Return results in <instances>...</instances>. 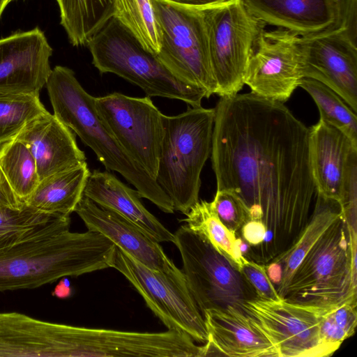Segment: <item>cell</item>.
I'll return each instance as SVG.
<instances>
[{"label": "cell", "mask_w": 357, "mask_h": 357, "mask_svg": "<svg viewBox=\"0 0 357 357\" xmlns=\"http://www.w3.org/2000/svg\"><path fill=\"white\" fill-rule=\"evenodd\" d=\"M214 109L217 190L236 195L251 219L265 225L263 243L247 257L266 264L293 244L311 216L309 128L283 102L252 93L220 97Z\"/></svg>", "instance_id": "obj_1"}, {"label": "cell", "mask_w": 357, "mask_h": 357, "mask_svg": "<svg viewBox=\"0 0 357 357\" xmlns=\"http://www.w3.org/2000/svg\"><path fill=\"white\" fill-rule=\"evenodd\" d=\"M70 225V216L56 217L26 239L0 249V291L34 289L110 267L115 244L97 231L72 232Z\"/></svg>", "instance_id": "obj_2"}, {"label": "cell", "mask_w": 357, "mask_h": 357, "mask_svg": "<svg viewBox=\"0 0 357 357\" xmlns=\"http://www.w3.org/2000/svg\"><path fill=\"white\" fill-rule=\"evenodd\" d=\"M45 85L54 116L92 149L105 169L121 174L141 198L149 199L165 213H173L170 198L121 146L99 117L95 97L84 89L73 70L55 66Z\"/></svg>", "instance_id": "obj_3"}, {"label": "cell", "mask_w": 357, "mask_h": 357, "mask_svg": "<svg viewBox=\"0 0 357 357\" xmlns=\"http://www.w3.org/2000/svg\"><path fill=\"white\" fill-rule=\"evenodd\" d=\"M355 228L342 212L303 258L282 298L322 309L357 302Z\"/></svg>", "instance_id": "obj_4"}, {"label": "cell", "mask_w": 357, "mask_h": 357, "mask_svg": "<svg viewBox=\"0 0 357 357\" xmlns=\"http://www.w3.org/2000/svg\"><path fill=\"white\" fill-rule=\"evenodd\" d=\"M214 108L192 107L176 116L163 114L164 136L155 181L186 215L199 202L202 170L211 152Z\"/></svg>", "instance_id": "obj_5"}, {"label": "cell", "mask_w": 357, "mask_h": 357, "mask_svg": "<svg viewBox=\"0 0 357 357\" xmlns=\"http://www.w3.org/2000/svg\"><path fill=\"white\" fill-rule=\"evenodd\" d=\"M92 63L101 74L113 73L158 96L201 106L205 92L176 78L135 37L112 17L87 42Z\"/></svg>", "instance_id": "obj_6"}, {"label": "cell", "mask_w": 357, "mask_h": 357, "mask_svg": "<svg viewBox=\"0 0 357 357\" xmlns=\"http://www.w3.org/2000/svg\"><path fill=\"white\" fill-rule=\"evenodd\" d=\"M160 31V62L179 80L208 98L217 93L211 64L206 6L151 0Z\"/></svg>", "instance_id": "obj_7"}, {"label": "cell", "mask_w": 357, "mask_h": 357, "mask_svg": "<svg viewBox=\"0 0 357 357\" xmlns=\"http://www.w3.org/2000/svg\"><path fill=\"white\" fill-rule=\"evenodd\" d=\"M208 48L220 97L238 93L258 39L266 24L243 0H222L206 6Z\"/></svg>", "instance_id": "obj_8"}, {"label": "cell", "mask_w": 357, "mask_h": 357, "mask_svg": "<svg viewBox=\"0 0 357 357\" xmlns=\"http://www.w3.org/2000/svg\"><path fill=\"white\" fill-rule=\"evenodd\" d=\"M174 235L187 285L202 315L208 309L230 307L245 312V301L257 296L240 271L186 225Z\"/></svg>", "instance_id": "obj_9"}, {"label": "cell", "mask_w": 357, "mask_h": 357, "mask_svg": "<svg viewBox=\"0 0 357 357\" xmlns=\"http://www.w3.org/2000/svg\"><path fill=\"white\" fill-rule=\"evenodd\" d=\"M110 267L130 282L168 330L184 333L204 344L208 341L204 318L186 281L151 269L116 246Z\"/></svg>", "instance_id": "obj_10"}, {"label": "cell", "mask_w": 357, "mask_h": 357, "mask_svg": "<svg viewBox=\"0 0 357 357\" xmlns=\"http://www.w3.org/2000/svg\"><path fill=\"white\" fill-rule=\"evenodd\" d=\"M94 104L99 117L123 150L155 180L164 136L163 114L150 97L114 92L95 97Z\"/></svg>", "instance_id": "obj_11"}, {"label": "cell", "mask_w": 357, "mask_h": 357, "mask_svg": "<svg viewBox=\"0 0 357 357\" xmlns=\"http://www.w3.org/2000/svg\"><path fill=\"white\" fill-rule=\"evenodd\" d=\"M244 311L275 347L278 357H326L319 333L325 309L281 298L245 301Z\"/></svg>", "instance_id": "obj_12"}, {"label": "cell", "mask_w": 357, "mask_h": 357, "mask_svg": "<svg viewBox=\"0 0 357 357\" xmlns=\"http://www.w3.org/2000/svg\"><path fill=\"white\" fill-rule=\"evenodd\" d=\"M303 78L301 36L282 28L264 30L249 62L244 84L258 96L284 102Z\"/></svg>", "instance_id": "obj_13"}, {"label": "cell", "mask_w": 357, "mask_h": 357, "mask_svg": "<svg viewBox=\"0 0 357 357\" xmlns=\"http://www.w3.org/2000/svg\"><path fill=\"white\" fill-rule=\"evenodd\" d=\"M303 77L337 93L357 113V43L344 29L301 36Z\"/></svg>", "instance_id": "obj_14"}, {"label": "cell", "mask_w": 357, "mask_h": 357, "mask_svg": "<svg viewBox=\"0 0 357 357\" xmlns=\"http://www.w3.org/2000/svg\"><path fill=\"white\" fill-rule=\"evenodd\" d=\"M52 47L35 27L0 38V93H39L51 73Z\"/></svg>", "instance_id": "obj_15"}, {"label": "cell", "mask_w": 357, "mask_h": 357, "mask_svg": "<svg viewBox=\"0 0 357 357\" xmlns=\"http://www.w3.org/2000/svg\"><path fill=\"white\" fill-rule=\"evenodd\" d=\"M88 230L100 233L116 247L144 266L186 281L181 270L169 259L159 242L118 213L96 204L84 195L75 211Z\"/></svg>", "instance_id": "obj_16"}, {"label": "cell", "mask_w": 357, "mask_h": 357, "mask_svg": "<svg viewBox=\"0 0 357 357\" xmlns=\"http://www.w3.org/2000/svg\"><path fill=\"white\" fill-rule=\"evenodd\" d=\"M310 166L317 195L342 202L345 183L357 162V145L324 120L309 128Z\"/></svg>", "instance_id": "obj_17"}, {"label": "cell", "mask_w": 357, "mask_h": 357, "mask_svg": "<svg viewBox=\"0 0 357 357\" xmlns=\"http://www.w3.org/2000/svg\"><path fill=\"white\" fill-rule=\"evenodd\" d=\"M204 356L278 357L275 347L245 312L230 307L204 312Z\"/></svg>", "instance_id": "obj_18"}, {"label": "cell", "mask_w": 357, "mask_h": 357, "mask_svg": "<svg viewBox=\"0 0 357 357\" xmlns=\"http://www.w3.org/2000/svg\"><path fill=\"white\" fill-rule=\"evenodd\" d=\"M13 139L32 153L40 181L86 162L74 133L48 112L27 123Z\"/></svg>", "instance_id": "obj_19"}, {"label": "cell", "mask_w": 357, "mask_h": 357, "mask_svg": "<svg viewBox=\"0 0 357 357\" xmlns=\"http://www.w3.org/2000/svg\"><path fill=\"white\" fill-rule=\"evenodd\" d=\"M83 195L126 218L156 241L174 243V234L144 207L138 192L108 171L90 173Z\"/></svg>", "instance_id": "obj_20"}, {"label": "cell", "mask_w": 357, "mask_h": 357, "mask_svg": "<svg viewBox=\"0 0 357 357\" xmlns=\"http://www.w3.org/2000/svg\"><path fill=\"white\" fill-rule=\"evenodd\" d=\"M248 10L266 25L299 36L330 29L337 15L336 0H243Z\"/></svg>", "instance_id": "obj_21"}, {"label": "cell", "mask_w": 357, "mask_h": 357, "mask_svg": "<svg viewBox=\"0 0 357 357\" xmlns=\"http://www.w3.org/2000/svg\"><path fill=\"white\" fill-rule=\"evenodd\" d=\"M342 212L337 202L317 195L314 210L297 238L286 250L264 264L268 278L281 298L303 258Z\"/></svg>", "instance_id": "obj_22"}, {"label": "cell", "mask_w": 357, "mask_h": 357, "mask_svg": "<svg viewBox=\"0 0 357 357\" xmlns=\"http://www.w3.org/2000/svg\"><path fill=\"white\" fill-rule=\"evenodd\" d=\"M90 173L85 162L47 176L24 203L43 213L70 216L83 196Z\"/></svg>", "instance_id": "obj_23"}, {"label": "cell", "mask_w": 357, "mask_h": 357, "mask_svg": "<svg viewBox=\"0 0 357 357\" xmlns=\"http://www.w3.org/2000/svg\"><path fill=\"white\" fill-rule=\"evenodd\" d=\"M60 24L73 46L86 45L112 18L115 0H56Z\"/></svg>", "instance_id": "obj_24"}, {"label": "cell", "mask_w": 357, "mask_h": 357, "mask_svg": "<svg viewBox=\"0 0 357 357\" xmlns=\"http://www.w3.org/2000/svg\"><path fill=\"white\" fill-rule=\"evenodd\" d=\"M181 221L204 238L239 271L247 260L242 254L241 239L220 220L213 202H197Z\"/></svg>", "instance_id": "obj_25"}, {"label": "cell", "mask_w": 357, "mask_h": 357, "mask_svg": "<svg viewBox=\"0 0 357 357\" xmlns=\"http://www.w3.org/2000/svg\"><path fill=\"white\" fill-rule=\"evenodd\" d=\"M0 167L15 195L24 203L40 182L31 151L16 139L3 144L0 146Z\"/></svg>", "instance_id": "obj_26"}, {"label": "cell", "mask_w": 357, "mask_h": 357, "mask_svg": "<svg viewBox=\"0 0 357 357\" xmlns=\"http://www.w3.org/2000/svg\"><path fill=\"white\" fill-rule=\"evenodd\" d=\"M113 17L146 50L155 55L158 53L160 31L151 0H115Z\"/></svg>", "instance_id": "obj_27"}, {"label": "cell", "mask_w": 357, "mask_h": 357, "mask_svg": "<svg viewBox=\"0 0 357 357\" xmlns=\"http://www.w3.org/2000/svg\"><path fill=\"white\" fill-rule=\"evenodd\" d=\"M299 86L314 100L320 119L340 130L357 145V113L337 93L317 80L304 77Z\"/></svg>", "instance_id": "obj_28"}, {"label": "cell", "mask_w": 357, "mask_h": 357, "mask_svg": "<svg viewBox=\"0 0 357 357\" xmlns=\"http://www.w3.org/2000/svg\"><path fill=\"white\" fill-rule=\"evenodd\" d=\"M47 112L39 93H0V146L12 140L27 123Z\"/></svg>", "instance_id": "obj_29"}, {"label": "cell", "mask_w": 357, "mask_h": 357, "mask_svg": "<svg viewBox=\"0 0 357 357\" xmlns=\"http://www.w3.org/2000/svg\"><path fill=\"white\" fill-rule=\"evenodd\" d=\"M56 217L26 204L20 208H0V249L26 239Z\"/></svg>", "instance_id": "obj_30"}, {"label": "cell", "mask_w": 357, "mask_h": 357, "mask_svg": "<svg viewBox=\"0 0 357 357\" xmlns=\"http://www.w3.org/2000/svg\"><path fill=\"white\" fill-rule=\"evenodd\" d=\"M357 302L345 303L325 309L321 314L319 333L328 356L333 355L342 342L351 337L357 325Z\"/></svg>", "instance_id": "obj_31"}, {"label": "cell", "mask_w": 357, "mask_h": 357, "mask_svg": "<svg viewBox=\"0 0 357 357\" xmlns=\"http://www.w3.org/2000/svg\"><path fill=\"white\" fill-rule=\"evenodd\" d=\"M213 202L221 222L236 234L242 226L251 220L247 206L231 192L216 190Z\"/></svg>", "instance_id": "obj_32"}, {"label": "cell", "mask_w": 357, "mask_h": 357, "mask_svg": "<svg viewBox=\"0 0 357 357\" xmlns=\"http://www.w3.org/2000/svg\"><path fill=\"white\" fill-rule=\"evenodd\" d=\"M240 273L252 287L256 294L257 298L266 300H279L281 298L268 278L264 264L247 259Z\"/></svg>", "instance_id": "obj_33"}, {"label": "cell", "mask_w": 357, "mask_h": 357, "mask_svg": "<svg viewBox=\"0 0 357 357\" xmlns=\"http://www.w3.org/2000/svg\"><path fill=\"white\" fill-rule=\"evenodd\" d=\"M337 15L334 24L328 29H344L357 43V0H336Z\"/></svg>", "instance_id": "obj_34"}, {"label": "cell", "mask_w": 357, "mask_h": 357, "mask_svg": "<svg viewBox=\"0 0 357 357\" xmlns=\"http://www.w3.org/2000/svg\"><path fill=\"white\" fill-rule=\"evenodd\" d=\"M240 234L241 249L243 255L246 251L254 249L263 243L266 234V228L261 221L251 219L242 226Z\"/></svg>", "instance_id": "obj_35"}, {"label": "cell", "mask_w": 357, "mask_h": 357, "mask_svg": "<svg viewBox=\"0 0 357 357\" xmlns=\"http://www.w3.org/2000/svg\"><path fill=\"white\" fill-rule=\"evenodd\" d=\"M24 204L15 195L0 167V208H20Z\"/></svg>", "instance_id": "obj_36"}, {"label": "cell", "mask_w": 357, "mask_h": 357, "mask_svg": "<svg viewBox=\"0 0 357 357\" xmlns=\"http://www.w3.org/2000/svg\"><path fill=\"white\" fill-rule=\"evenodd\" d=\"M73 288L70 282L67 277L59 279L58 284L55 286L52 294L59 298H67L72 296Z\"/></svg>", "instance_id": "obj_37"}, {"label": "cell", "mask_w": 357, "mask_h": 357, "mask_svg": "<svg viewBox=\"0 0 357 357\" xmlns=\"http://www.w3.org/2000/svg\"><path fill=\"white\" fill-rule=\"evenodd\" d=\"M174 3L190 6H204L219 2L222 0H165Z\"/></svg>", "instance_id": "obj_38"}, {"label": "cell", "mask_w": 357, "mask_h": 357, "mask_svg": "<svg viewBox=\"0 0 357 357\" xmlns=\"http://www.w3.org/2000/svg\"><path fill=\"white\" fill-rule=\"evenodd\" d=\"M10 2H11V0H0V19L5 8Z\"/></svg>", "instance_id": "obj_39"}, {"label": "cell", "mask_w": 357, "mask_h": 357, "mask_svg": "<svg viewBox=\"0 0 357 357\" xmlns=\"http://www.w3.org/2000/svg\"><path fill=\"white\" fill-rule=\"evenodd\" d=\"M13 1V0H11V1Z\"/></svg>", "instance_id": "obj_40"}]
</instances>
